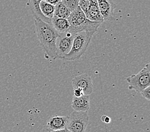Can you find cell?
I'll list each match as a JSON object with an SVG mask.
<instances>
[{"label":"cell","instance_id":"1","mask_svg":"<svg viewBox=\"0 0 150 132\" xmlns=\"http://www.w3.org/2000/svg\"><path fill=\"white\" fill-rule=\"evenodd\" d=\"M35 24L39 41L48 58L56 59V40L59 33L52 24L45 22L40 19H35Z\"/></svg>","mask_w":150,"mask_h":132},{"label":"cell","instance_id":"2","mask_svg":"<svg viewBox=\"0 0 150 132\" xmlns=\"http://www.w3.org/2000/svg\"><path fill=\"white\" fill-rule=\"evenodd\" d=\"M67 19L70 24L68 32L74 34L80 31H86L95 34L102 24L88 20L79 6H78L74 11L71 12Z\"/></svg>","mask_w":150,"mask_h":132},{"label":"cell","instance_id":"3","mask_svg":"<svg viewBox=\"0 0 150 132\" xmlns=\"http://www.w3.org/2000/svg\"><path fill=\"white\" fill-rule=\"evenodd\" d=\"M94 34L86 31H80L74 34L70 51L64 57L65 60H76L79 59L88 48Z\"/></svg>","mask_w":150,"mask_h":132},{"label":"cell","instance_id":"4","mask_svg":"<svg viewBox=\"0 0 150 132\" xmlns=\"http://www.w3.org/2000/svg\"><path fill=\"white\" fill-rule=\"evenodd\" d=\"M149 64H147L140 72L127 78L128 88L140 94L141 91L150 85Z\"/></svg>","mask_w":150,"mask_h":132},{"label":"cell","instance_id":"5","mask_svg":"<svg viewBox=\"0 0 150 132\" xmlns=\"http://www.w3.org/2000/svg\"><path fill=\"white\" fill-rule=\"evenodd\" d=\"M88 121V112L74 110L69 116L66 129L70 132H84Z\"/></svg>","mask_w":150,"mask_h":132},{"label":"cell","instance_id":"6","mask_svg":"<svg viewBox=\"0 0 150 132\" xmlns=\"http://www.w3.org/2000/svg\"><path fill=\"white\" fill-rule=\"evenodd\" d=\"M74 36V34L70 32L60 33L56 43L57 59H63L69 53L72 48Z\"/></svg>","mask_w":150,"mask_h":132},{"label":"cell","instance_id":"7","mask_svg":"<svg viewBox=\"0 0 150 132\" xmlns=\"http://www.w3.org/2000/svg\"><path fill=\"white\" fill-rule=\"evenodd\" d=\"M69 119V116H52L47 120L42 131L48 132L67 131L66 126Z\"/></svg>","mask_w":150,"mask_h":132},{"label":"cell","instance_id":"8","mask_svg":"<svg viewBox=\"0 0 150 132\" xmlns=\"http://www.w3.org/2000/svg\"><path fill=\"white\" fill-rule=\"evenodd\" d=\"M72 87L74 88L81 89L84 95H88L92 94L93 89L91 78L86 74H82L74 78L72 80Z\"/></svg>","mask_w":150,"mask_h":132},{"label":"cell","instance_id":"9","mask_svg":"<svg viewBox=\"0 0 150 132\" xmlns=\"http://www.w3.org/2000/svg\"><path fill=\"white\" fill-rule=\"evenodd\" d=\"M98 6L103 20H110L114 17L116 4L113 0H97Z\"/></svg>","mask_w":150,"mask_h":132},{"label":"cell","instance_id":"10","mask_svg":"<svg viewBox=\"0 0 150 132\" xmlns=\"http://www.w3.org/2000/svg\"><path fill=\"white\" fill-rule=\"evenodd\" d=\"M72 108L77 111L88 112L90 108V95H83L81 97L74 96L72 102Z\"/></svg>","mask_w":150,"mask_h":132},{"label":"cell","instance_id":"11","mask_svg":"<svg viewBox=\"0 0 150 132\" xmlns=\"http://www.w3.org/2000/svg\"><path fill=\"white\" fill-rule=\"evenodd\" d=\"M42 0H28V5L32 13L34 19H40L45 22L51 24V19L43 15L40 9V3Z\"/></svg>","mask_w":150,"mask_h":132},{"label":"cell","instance_id":"12","mask_svg":"<svg viewBox=\"0 0 150 132\" xmlns=\"http://www.w3.org/2000/svg\"><path fill=\"white\" fill-rule=\"evenodd\" d=\"M85 15L87 19L90 21H92V22L102 23L104 21L98 8L97 0H95L92 3V5L89 8Z\"/></svg>","mask_w":150,"mask_h":132},{"label":"cell","instance_id":"13","mask_svg":"<svg viewBox=\"0 0 150 132\" xmlns=\"http://www.w3.org/2000/svg\"><path fill=\"white\" fill-rule=\"evenodd\" d=\"M51 24L56 30L59 33H67L69 31L70 24L67 19L53 17L51 19Z\"/></svg>","mask_w":150,"mask_h":132},{"label":"cell","instance_id":"14","mask_svg":"<svg viewBox=\"0 0 150 132\" xmlns=\"http://www.w3.org/2000/svg\"><path fill=\"white\" fill-rule=\"evenodd\" d=\"M54 6V17L63 18V19H67L69 17L70 14L71 13V11L62 1L58 3V4H56Z\"/></svg>","mask_w":150,"mask_h":132},{"label":"cell","instance_id":"15","mask_svg":"<svg viewBox=\"0 0 150 132\" xmlns=\"http://www.w3.org/2000/svg\"><path fill=\"white\" fill-rule=\"evenodd\" d=\"M55 6L45 1V0H42L40 3V9L43 15L45 17L52 19L54 16Z\"/></svg>","mask_w":150,"mask_h":132},{"label":"cell","instance_id":"16","mask_svg":"<svg viewBox=\"0 0 150 132\" xmlns=\"http://www.w3.org/2000/svg\"><path fill=\"white\" fill-rule=\"evenodd\" d=\"M79 1V0H62V2L70 10L71 12L77 8Z\"/></svg>","mask_w":150,"mask_h":132},{"label":"cell","instance_id":"17","mask_svg":"<svg viewBox=\"0 0 150 132\" xmlns=\"http://www.w3.org/2000/svg\"><path fill=\"white\" fill-rule=\"evenodd\" d=\"M95 1V0H79V6L81 9L83 10V12L86 13L90 6L92 5V3Z\"/></svg>","mask_w":150,"mask_h":132},{"label":"cell","instance_id":"18","mask_svg":"<svg viewBox=\"0 0 150 132\" xmlns=\"http://www.w3.org/2000/svg\"><path fill=\"white\" fill-rule=\"evenodd\" d=\"M140 94L145 99L147 100L148 101H150V87H146L144 90H142Z\"/></svg>","mask_w":150,"mask_h":132},{"label":"cell","instance_id":"19","mask_svg":"<svg viewBox=\"0 0 150 132\" xmlns=\"http://www.w3.org/2000/svg\"><path fill=\"white\" fill-rule=\"evenodd\" d=\"M74 95L75 97H81V96L83 95L84 94L83 91H82L79 88H74Z\"/></svg>","mask_w":150,"mask_h":132},{"label":"cell","instance_id":"20","mask_svg":"<svg viewBox=\"0 0 150 132\" xmlns=\"http://www.w3.org/2000/svg\"><path fill=\"white\" fill-rule=\"evenodd\" d=\"M101 120L103 121V123H107V124L110 123V118L109 116H106V115L102 116L101 117Z\"/></svg>","mask_w":150,"mask_h":132},{"label":"cell","instance_id":"21","mask_svg":"<svg viewBox=\"0 0 150 132\" xmlns=\"http://www.w3.org/2000/svg\"><path fill=\"white\" fill-rule=\"evenodd\" d=\"M45 1L50 3V4H52L53 5H56V4H58V3L62 1V0H45Z\"/></svg>","mask_w":150,"mask_h":132}]
</instances>
